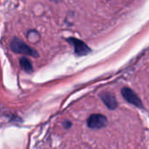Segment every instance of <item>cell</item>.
Wrapping results in <instances>:
<instances>
[{
    "mask_svg": "<svg viewBox=\"0 0 149 149\" xmlns=\"http://www.w3.org/2000/svg\"><path fill=\"white\" fill-rule=\"evenodd\" d=\"M10 49L14 52L18 53V54L27 55V56H31V57H34V58L38 57V53L34 49H32L31 47L27 45L24 42H23L21 39H19L17 38H14L11 40Z\"/></svg>",
    "mask_w": 149,
    "mask_h": 149,
    "instance_id": "6da1fadb",
    "label": "cell"
},
{
    "mask_svg": "<svg viewBox=\"0 0 149 149\" xmlns=\"http://www.w3.org/2000/svg\"><path fill=\"white\" fill-rule=\"evenodd\" d=\"M87 125L92 129H101L107 125V119L103 114H92L87 120Z\"/></svg>",
    "mask_w": 149,
    "mask_h": 149,
    "instance_id": "7a4b0ae2",
    "label": "cell"
},
{
    "mask_svg": "<svg viewBox=\"0 0 149 149\" xmlns=\"http://www.w3.org/2000/svg\"><path fill=\"white\" fill-rule=\"evenodd\" d=\"M121 94L124 97V99L130 104H132L135 107H138L140 108H143V105H142L141 99L132 89H130L128 87H124L121 90Z\"/></svg>",
    "mask_w": 149,
    "mask_h": 149,
    "instance_id": "3957f363",
    "label": "cell"
},
{
    "mask_svg": "<svg viewBox=\"0 0 149 149\" xmlns=\"http://www.w3.org/2000/svg\"><path fill=\"white\" fill-rule=\"evenodd\" d=\"M67 41L73 45L74 52L78 56H84L90 52V48L81 40L77 39L75 38H67Z\"/></svg>",
    "mask_w": 149,
    "mask_h": 149,
    "instance_id": "277c9868",
    "label": "cell"
},
{
    "mask_svg": "<svg viewBox=\"0 0 149 149\" xmlns=\"http://www.w3.org/2000/svg\"><path fill=\"white\" fill-rule=\"evenodd\" d=\"M101 100H103L104 104L107 106V107L110 110H114L118 107V103L116 100V98L110 93H103L100 95Z\"/></svg>",
    "mask_w": 149,
    "mask_h": 149,
    "instance_id": "5b68a950",
    "label": "cell"
},
{
    "mask_svg": "<svg viewBox=\"0 0 149 149\" xmlns=\"http://www.w3.org/2000/svg\"><path fill=\"white\" fill-rule=\"evenodd\" d=\"M19 63H20V66L22 67V69H23L24 72H31L33 71L31 63V61H30L28 58L23 57V58H20Z\"/></svg>",
    "mask_w": 149,
    "mask_h": 149,
    "instance_id": "8992f818",
    "label": "cell"
},
{
    "mask_svg": "<svg viewBox=\"0 0 149 149\" xmlns=\"http://www.w3.org/2000/svg\"><path fill=\"white\" fill-rule=\"evenodd\" d=\"M27 38L31 43H37L39 39V35L36 31H30L27 34Z\"/></svg>",
    "mask_w": 149,
    "mask_h": 149,
    "instance_id": "52a82bcc",
    "label": "cell"
},
{
    "mask_svg": "<svg viewBox=\"0 0 149 149\" xmlns=\"http://www.w3.org/2000/svg\"><path fill=\"white\" fill-rule=\"evenodd\" d=\"M71 126H72V123H71L70 121H65V122H64V127H65L66 129H68L69 127H71Z\"/></svg>",
    "mask_w": 149,
    "mask_h": 149,
    "instance_id": "ba28073f",
    "label": "cell"
},
{
    "mask_svg": "<svg viewBox=\"0 0 149 149\" xmlns=\"http://www.w3.org/2000/svg\"><path fill=\"white\" fill-rule=\"evenodd\" d=\"M52 1H53V2H59L60 0H52Z\"/></svg>",
    "mask_w": 149,
    "mask_h": 149,
    "instance_id": "9c48e42d",
    "label": "cell"
}]
</instances>
